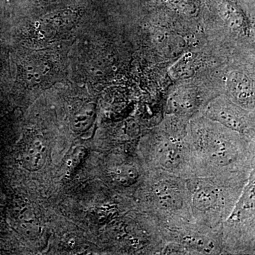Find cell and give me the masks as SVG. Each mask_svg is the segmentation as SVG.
I'll use <instances>...</instances> for the list:
<instances>
[{
  "label": "cell",
  "mask_w": 255,
  "mask_h": 255,
  "mask_svg": "<svg viewBox=\"0 0 255 255\" xmlns=\"http://www.w3.org/2000/svg\"><path fill=\"white\" fill-rule=\"evenodd\" d=\"M248 80H245V81L237 82L233 87V91L234 95L238 100L243 102H252L253 100V92L251 87L248 85Z\"/></svg>",
  "instance_id": "9c48e42d"
},
{
  "label": "cell",
  "mask_w": 255,
  "mask_h": 255,
  "mask_svg": "<svg viewBox=\"0 0 255 255\" xmlns=\"http://www.w3.org/2000/svg\"><path fill=\"white\" fill-rule=\"evenodd\" d=\"M184 241L189 246L204 253H211L214 251L215 248L214 243L211 241L197 236H189L184 238Z\"/></svg>",
  "instance_id": "30bf717a"
},
{
  "label": "cell",
  "mask_w": 255,
  "mask_h": 255,
  "mask_svg": "<svg viewBox=\"0 0 255 255\" xmlns=\"http://www.w3.org/2000/svg\"><path fill=\"white\" fill-rule=\"evenodd\" d=\"M215 114L218 120L222 122L225 125L236 130H241L242 128L241 119L231 111H228L227 109H224V110L221 109V110L216 112Z\"/></svg>",
  "instance_id": "ba28073f"
},
{
  "label": "cell",
  "mask_w": 255,
  "mask_h": 255,
  "mask_svg": "<svg viewBox=\"0 0 255 255\" xmlns=\"http://www.w3.org/2000/svg\"><path fill=\"white\" fill-rule=\"evenodd\" d=\"M154 194L159 205L166 209H178L182 205V191L171 181H160L154 187Z\"/></svg>",
  "instance_id": "3957f363"
},
{
  "label": "cell",
  "mask_w": 255,
  "mask_h": 255,
  "mask_svg": "<svg viewBox=\"0 0 255 255\" xmlns=\"http://www.w3.org/2000/svg\"><path fill=\"white\" fill-rule=\"evenodd\" d=\"M206 151L210 159L219 167L229 165L238 155L236 144L223 137H214L206 143Z\"/></svg>",
  "instance_id": "6da1fadb"
},
{
  "label": "cell",
  "mask_w": 255,
  "mask_h": 255,
  "mask_svg": "<svg viewBox=\"0 0 255 255\" xmlns=\"http://www.w3.org/2000/svg\"><path fill=\"white\" fill-rule=\"evenodd\" d=\"M95 111L93 109H86L75 115L73 121V127L75 131H84L91 125Z\"/></svg>",
  "instance_id": "52a82bcc"
},
{
  "label": "cell",
  "mask_w": 255,
  "mask_h": 255,
  "mask_svg": "<svg viewBox=\"0 0 255 255\" xmlns=\"http://www.w3.org/2000/svg\"><path fill=\"white\" fill-rule=\"evenodd\" d=\"M112 174L117 182L124 186L133 184L139 176L137 169L129 164H124L117 167L114 169Z\"/></svg>",
  "instance_id": "8992f818"
},
{
  "label": "cell",
  "mask_w": 255,
  "mask_h": 255,
  "mask_svg": "<svg viewBox=\"0 0 255 255\" xmlns=\"http://www.w3.org/2000/svg\"><path fill=\"white\" fill-rule=\"evenodd\" d=\"M218 194L212 188H201L193 197V204L199 211H206L214 206L217 201Z\"/></svg>",
  "instance_id": "5b68a950"
},
{
  "label": "cell",
  "mask_w": 255,
  "mask_h": 255,
  "mask_svg": "<svg viewBox=\"0 0 255 255\" xmlns=\"http://www.w3.org/2000/svg\"><path fill=\"white\" fill-rule=\"evenodd\" d=\"M182 150L179 144L173 142L162 143L158 149L160 164L167 169L177 167L182 160Z\"/></svg>",
  "instance_id": "277c9868"
},
{
  "label": "cell",
  "mask_w": 255,
  "mask_h": 255,
  "mask_svg": "<svg viewBox=\"0 0 255 255\" xmlns=\"http://www.w3.org/2000/svg\"><path fill=\"white\" fill-rule=\"evenodd\" d=\"M48 146L41 136L32 139L26 147L22 157L23 167L30 172H36L44 166L47 158Z\"/></svg>",
  "instance_id": "7a4b0ae2"
}]
</instances>
